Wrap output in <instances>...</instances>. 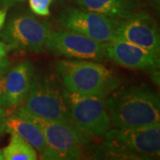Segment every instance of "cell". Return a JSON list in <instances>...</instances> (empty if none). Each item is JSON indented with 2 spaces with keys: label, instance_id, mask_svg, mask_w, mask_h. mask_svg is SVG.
Instances as JSON below:
<instances>
[{
  "label": "cell",
  "instance_id": "obj_12",
  "mask_svg": "<svg viewBox=\"0 0 160 160\" xmlns=\"http://www.w3.org/2000/svg\"><path fill=\"white\" fill-rule=\"evenodd\" d=\"M35 76L33 65L29 61L19 63L5 75V90L8 107H16L24 102Z\"/></svg>",
  "mask_w": 160,
  "mask_h": 160
},
{
  "label": "cell",
  "instance_id": "obj_3",
  "mask_svg": "<svg viewBox=\"0 0 160 160\" xmlns=\"http://www.w3.org/2000/svg\"><path fill=\"white\" fill-rule=\"evenodd\" d=\"M38 126L46 142V149L41 156L46 160L80 159L91 138L73 122L52 121L38 118L23 107L15 112Z\"/></svg>",
  "mask_w": 160,
  "mask_h": 160
},
{
  "label": "cell",
  "instance_id": "obj_9",
  "mask_svg": "<svg viewBox=\"0 0 160 160\" xmlns=\"http://www.w3.org/2000/svg\"><path fill=\"white\" fill-rule=\"evenodd\" d=\"M46 48L54 55L78 60H90L103 62L108 60L105 43H101L85 35L71 30L52 31Z\"/></svg>",
  "mask_w": 160,
  "mask_h": 160
},
{
  "label": "cell",
  "instance_id": "obj_5",
  "mask_svg": "<svg viewBox=\"0 0 160 160\" xmlns=\"http://www.w3.org/2000/svg\"><path fill=\"white\" fill-rule=\"evenodd\" d=\"M51 32L50 23L40 21L30 12H20L8 20L0 37L9 50L40 52L46 48Z\"/></svg>",
  "mask_w": 160,
  "mask_h": 160
},
{
  "label": "cell",
  "instance_id": "obj_15",
  "mask_svg": "<svg viewBox=\"0 0 160 160\" xmlns=\"http://www.w3.org/2000/svg\"><path fill=\"white\" fill-rule=\"evenodd\" d=\"M9 144L2 149L6 160H35L38 154L35 148L16 133H10Z\"/></svg>",
  "mask_w": 160,
  "mask_h": 160
},
{
  "label": "cell",
  "instance_id": "obj_19",
  "mask_svg": "<svg viewBox=\"0 0 160 160\" xmlns=\"http://www.w3.org/2000/svg\"><path fill=\"white\" fill-rule=\"evenodd\" d=\"M26 0H1L0 1V5L2 6V8H8L10 6L17 5L20 3H22Z\"/></svg>",
  "mask_w": 160,
  "mask_h": 160
},
{
  "label": "cell",
  "instance_id": "obj_10",
  "mask_svg": "<svg viewBox=\"0 0 160 160\" xmlns=\"http://www.w3.org/2000/svg\"><path fill=\"white\" fill-rule=\"evenodd\" d=\"M126 41L159 55L160 37L158 25L146 12H138L118 22L116 38Z\"/></svg>",
  "mask_w": 160,
  "mask_h": 160
},
{
  "label": "cell",
  "instance_id": "obj_16",
  "mask_svg": "<svg viewBox=\"0 0 160 160\" xmlns=\"http://www.w3.org/2000/svg\"><path fill=\"white\" fill-rule=\"evenodd\" d=\"M52 0H29L30 10L39 16H47L50 14L49 7Z\"/></svg>",
  "mask_w": 160,
  "mask_h": 160
},
{
  "label": "cell",
  "instance_id": "obj_13",
  "mask_svg": "<svg viewBox=\"0 0 160 160\" xmlns=\"http://www.w3.org/2000/svg\"><path fill=\"white\" fill-rule=\"evenodd\" d=\"M3 132L18 134L27 142L31 144L35 149L38 151L40 157L45 152L46 142L38 126L16 113L9 117L6 116L3 125Z\"/></svg>",
  "mask_w": 160,
  "mask_h": 160
},
{
  "label": "cell",
  "instance_id": "obj_23",
  "mask_svg": "<svg viewBox=\"0 0 160 160\" xmlns=\"http://www.w3.org/2000/svg\"><path fill=\"white\" fill-rule=\"evenodd\" d=\"M147 2L149 4V6H152L155 10H159L160 0H147Z\"/></svg>",
  "mask_w": 160,
  "mask_h": 160
},
{
  "label": "cell",
  "instance_id": "obj_4",
  "mask_svg": "<svg viewBox=\"0 0 160 160\" xmlns=\"http://www.w3.org/2000/svg\"><path fill=\"white\" fill-rule=\"evenodd\" d=\"M57 70L64 89L79 95L107 97L119 84L113 72L99 62L62 60Z\"/></svg>",
  "mask_w": 160,
  "mask_h": 160
},
{
  "label": "cell",
  "instance_id": "obj_2",
  "mask_svg": "<svg viewBox=\"0 0 160 160\" xmlns=\"http://www.w3.org/2000/svg\"><path fill=\"white\" fill-rule=\"evenodd\" d=\"M94 151L99 158L157 159L160 155V125L109 129Z\"/></svg>",
  "mask_w": 160,
  "mask_h": 160
},
{
  "label": "cell",
  "instance_id": "obj_17",
  "mask_svg": "<svg viewBox=\"0 0 160 160\" xmlns=\"http://www.w3.org/2000/svg\"><path fill=\"white\" fill-rule=\"evenodd\" d=\"M0 106L4 108L8 107L5 90V75L2 74H0Z\"/></svg>",
  "mask_w": 160,
  "mask_h": 160
},
{
  "label": "cell",
  "instance_id": "obj_7",
  "mask_svg": "<svg viewBox=\"0 0 160 160\" xmlns=\"http://www.w3.org/2000/svg\"><path fill=\"white\" fill-rule=\"evenodd\" d=\"M72 122L90 137H101L110 128L106 97L71 93L63 88Z\"/></svg>",
  "mask_w": 160,
  "mask_h": 160
},
{
  "label": "cell",
  "instance_id": "obj_11",
  "mask_svg": "<svg viewBox=\"0 0 160 160\" xmlns=\"http://www.w3.org/2000/svg\"><path fill=\"white\" fill-rule=\"evenodd\" d=\"M105 50L108 59L125 68L155 69L159 64V55L124 40L105 43Z\"/></svg>",
  "mask_w": 160,
  "mask_h": 160
},
{
  "label": "cell",
  "instance_id": "obj_6",
  "mask_svg": "<svg viewBox=\"0 0 160 160\" xmlns=\"http://www.w3.org/2000/svg\"><path fill=\"white\" fill-rule=\"evenodd\" d=\"M24 109L35 116L52 121L72 122L64 91L54 80L34 76Z\"/></svg>",
  "mask_w": 160,
  "mask_h": 160
},
{
  "label": "cell",
  "instance_id": "obj_20",
  "mask_svg": "<svg viewBox=\"0 0 160 160\" xmlns=\"http://www.w3.org/2000/svg\"><path fill=\"white\" fill-rule=\"evenodd\" d=\"M6 15H7V8L0 9V31L3 29L5 22H6Z\"/></svg>",
  "mask_w": 160,
  "mask_h": 160
},
{
  "label": "cell",
  "instance_id": "obj_22",
  "mask_svg": "<svg viewBox=\"0 0 160 160\" xmlns=\"http://www.w3.org/2000/svg\"><path fill=\"white\" fill-rule=\"evenodd\" d=\"M9 48L4 42H0V58L6 57Z\"/></svg>",
  "mask_w": 160,
  "mask_h": 160
},
{
  "label": "cell",
  "instance_id": "obj_1",
  "mask_svg": "<svg viewBox=\"0 0 160 160\" xmlns=\"http://www.w3.org/2000/svg\"><path fill=\"white\" fill-rule=\"evenodd\" d=\"M110 122L118 128H137L160 123L158 95L144 86H130L106 97Z\"/></svg>",
  "mask_w": 160,
  "mask_h": 160
},
{
  "label": "cell",
  "instance_id": "obj_24",
  "mask_svg": "<svg viewBox=\"0 0 160 160\" xmlns=\"http://www.w3.org/2000/svg\"><path fill=\"white\" fill-rule=\"evenodd\" d=\"M0 160H4V157H3V151L0 149Z\"/></svg>",
  "mask_w": 160,
  "mask_h": 160
},
{
  "label": "cell",
  "instance_id": "obj_21",
  "mask_svg": "<svg viewBox=\"0 0 160 160\" xmlns=\"http://www.w3.org/2000/svg\"><path fill=\"white\" fill-rule=\"evenodd\" d=\"M6 118V110L4 107L0 106V132H3V125Z\"/></svg>",
  "mask_w": 160,
  "mask_h": 160
},
{
  "label": "cell",
  "instance_id": "obj_18",
  "mask_svg": "<svg viewBox=\"0 0 160 160\" xmlns=\"http://www.w3.org/2000/svg\"><path fill=\"white\" fill-rule=\"evenodd\" d=\"M11 62L6 57L0 58V74L6 75L7 71L11 69Z\"/></svg>",
  "mask_w": 160,
  "mask_h": 160
},
{
  "label": "cell",
  "instance_id": "obj_14",
  "mask_svg": "<svg viewBox=\"0 0 160 160\" xmlns=\"http://www.w3.org/2000/svg\"><path fill=\"white\" fill-rule=\"evenodd\" d=\"M82 8L118 21L131 16L139 6L138 0H76Z\"/></svg>",
  "mask_w": 160,
  "mask_h": 160
},
{
  "label": "cell",
  "instance_id": "obj_8",
  "mask_svg": "<svg viewBox=\"0 0 160 160\" xmlns=\"http://www.w3.org/2000/svg\"><path fill=\"white\" fill-rule=\"evenodd\" d=\"M56 22L65 29L107 43L116 38L119 21L82 7H69L59 13Z\"/></svg>",
  "mask_w": 160,
  "mask_h": 160
}]
</instances>
